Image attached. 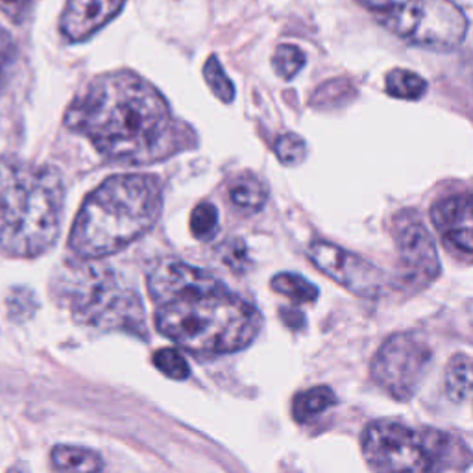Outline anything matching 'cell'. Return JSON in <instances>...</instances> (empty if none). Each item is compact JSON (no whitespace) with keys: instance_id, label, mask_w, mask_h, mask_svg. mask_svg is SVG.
<instances>
[{"instance_id":"17","label":"cell","mask_w":473,"mask_h":473,"mask_svg":"<svg viewBox=\"0 0 473 473\" xmlns=\"http://www.w3.org/2000/svg\"><path fill=\"white\" fill-rule=\"evenodd\" d=\"M384 89L394 99L420 100L427 93V82L412 71L394 69L384 78Z\"/></svg>"},{"instance_id":"27","label":"cell","mask_w":473,"mask_h":473,"mask_svg":"<svg viewBox=\"0 0 473 473\" xmlns=\"http://www.w3.org/2000/svg\"><path fill=\"white\" fill-rule=\"evenodd\" d=\"M34 309H36V302L28 290H24V298H21V290L10 296V311L13 316L26 318L34 313Z\"/></svg>"},{"instance_id":"28","label":"cell","mask_w":473,"mask_h":473,"mask_svg":"<svg viewBox=\"0 0 473 473\" xmlns=\"http://www.w3.org/2000/svg\"><path fill=\"white\" fill-rule=\"evenodd\" d=\"M8 473H30V469H28V466H26L24 462H19V464L12 466V468L8 469Z\"/></svg>"},{"instance_id":"2","label":"cell","mask_w":473,"mask_h":473,"mask_svg":"<svg viewBox=\"0 0 473 473\" xmlns=\"http://www.w3.org/2000/svg\"><path fill=\"white\" fill-rule=\"evenodd\" d=\"M67 126L118 163L150 165L177 150V128L158 89L130 71L99 76L73 102Z\"/></svg>"},{"instance_id":"14","label":"cell","mask_w":473,"mask_h":473,"mask_svg":"<svg viewBox=\"0 0 473 473\" xmlns=\"http://www.w3.org/2000/svg\"><path fill=\"white\" fill-rule=\"evenodd\" d=\"M52 462L65 473H100L104 468V460L97 452L67 443H59L52 450Z\"/></svg>"},{"instance_id":"19","label":"cell","mask_w":473,"mask_h":473,"mask_svg":"<svg viewBox=\"0 0 473 473\" xmlns=\"http://www.w3.org/2000/svg\"><path fill=\"white\" fill-rule=\"evenodd\" d=\"M305 62H307L305 52L296 45H280L272 57V65H274L276 74L287 82L292 80L305 67Z\"/></svg>"},{"instance_id":"9","label":"cell","mask_w":473,"mask_h":473,"mask_svg":"<svg viewBox=\"0 0 473 473\" xmlns=\"http://www.w3.org/2000/svg\"><path fill=\"white\" fill-rule=\"evenodd\" d=\"M400 255V278L410 288H424L440 274L438 252L426 224L414 211H401L392 228Z\"/></svg>"},{"instance_id":"22","label":"cell","mask_w":473,"mask_h":473,"mask_svg":"<svg viewBox=\"0 0 473 473\" xmlns=\"http://www.w3.org/2000/svg\"><path fill=\"white\" fill-rule=\"evenodd\" d=\"M154 365L163 375L174 381H184L191 375L189 363L180 349H174V348L158 349L154 353Z\"/></svg>"},{"instance_id":"21","label":"cell","mask_w":473,"mask_h":473,"mask_svg":"<svg viewBox=\"0 0 473 473\" xmlns=\"http://www.w3.org/2000/svg\"><path fill=\"white\" fill-rule=\"evenodd\" d=\"M203 78H205L207 85L211 87L213 95L219 100H222L226 104L233 102V99H235V85L228 78V74L224 73V69H222V65H220L217 56H211L205 62V65H203Z\"/></svg>"},{"instance_id":"3","label":"cell","mask_w":473,"mask_h":473,"mask_svg":"<svg viewBox=\"0 0 473 473\" xmlns=\"http://www.w3.org/2000/svg\"><path fill=\"white\" fill-rule=\"evenodd\" d=\"M161 210L163 187L156 176H111L85 198L69 248L89 261L113 255L152 229Z\"/></svg>"},{"instance_id":"10","label":"cell","mask_w":473,"mask_h":473,"mask_svg":"<svg viewBox=\"0 0 473 473\" xmlns=\"http://www.w3.org/2000/svg\"><path fill=\"white\" fill-rule=\"evenodd\" d=\"M307 255L320 272L361 298H377L389 287L387 276L374 262L331 243L314 241Z\"/></svg>"},{"instance_id":"12","label":"cell","mask_w":473,"mask_h":473,"mask_svg":"<svg viewBox=\"0 0 473 473\" xmlns=\"http://www.w3.org/2000/svg\"><path fill=\"white\" fill-rule=\"evenodd\" d=\"M126 0H69L59 21L69 41H85L121 13Z\"/></svg>"},{"instance_id":"7","label":"cell","mask_w":473,"mask_h":473,"mask_svg":"<svg viewBox=\"0 0 473 473\" xmlns=\"http://www.w3.org/2000/svg\"><path fill=\"white\" fill-rule=\"evenodd\" d=\"M361 448L374 473H438L442 431H414L400 422L377 420L363 431Z\"/></svg>"},{"instance_id":"11","label":"cell","mask_w":473,"mask_h":473,"mask_svg":"<svg viewBox=\"0 0 473 473\" xmlns=\"http://www.w3.org/2000/svg\"><path fill=\"white\" fill-rule=\"evenodd\" d=\"M431 220L446 245L469 257L473 252L471 239V196L453 194L436 202L431 210Z\"/></svg>"},{"instance_id":"6","label":"cell","mask_w":473,"mask_h":473,"mask_svg":"<svg viewBox=\"0 0 473 473\" xmlns=\"http://www.w3.org/2000/svg\"><path fill=\"white\" fill-rule=\"evenodd\" d=\"M67 298L74 318L82 323L133 333L144 330V307L137 290L109 266L89 262L73 269Z\"/></svg>"},{"instance_id":"5","label":"cell","mask_w":473,"mask_h":473,"mask_svg":"<svg viewBox=\"0 0 473 473\" xmlns=\"http://www.w3.org/2000/svg\"><path fill=\"white\" fill-rule=\"evenodd\" d=\"M401 41L436 52L464 43L468 17L453 0H355Z\"/></svg>"},{"instance_id":"1","label":"cell","mask_w":473,"mask_h":473,"mask_svg":"<svg viewBox=\"0 0 473 473\" xmlns=\"http://www.w3.org/2000/svg\"><path fill=\"white\" fill-rule=\"evenodd\" d=\"M146 285L158 331L200 357L239 351L261 330L257 309L198 266L163 259Z\"/></svg>"},{"instance_id":"4","label":"cell","mask_w":473,"mask_h":473,"mask_svg":"<svg viewBox=\"0 0 473 473\" xmlns=\"http://www.w3.org/2000/svg\"><path fill=\"white\" fill-rule=\"evenodd\" d=\"M64 202L56 168L0 159V246L19 257L45 254L57 241Z\"/></svg>"},{"instance_id":"26","label":"cell","mask_w":473,"mask_h":473,"mask_svg":"<svg viewBox=\"0 0 473 473\" xmlns=\"http://www.w3.org/2000/svg\"><path fill=\"white\" fill-rule=\"evenodd\" d=\"M224 262H228L233 271H241L243 264L246 262V246L241 239H233L224 245L222 252Z\"/></svg>"},{"instance_id":"13","label":"cell","mask_w":473,"mask_h":473,"mask_svg":"<svg viewBox=\"0 0 473 473\" xmlns=\"http://www.w3.org/2000/svg\"><path fill=\"white\" fill-rule=\"evenodd\" d=\"M266 198H269V191H266L264 184L254 174L246 172L236 176L229 185V202L233 203V207L246 215L261 211L266 203Z\"/></svg>"},{"instance_id":"20","label":"cell","mask_w":473,"mask_h":473,"mask_svg":"<svg viewBox=\"0 0 473 473\" xmlns=\"http://www.w3.org/2000/svg\"><path fill=\"white\" fill-rule=\"evenodd\" d=\"M191 231L198 241H211L219 233V210L211 202H202L191 215Z\"/></svg>"},{"instance_id":"23","label":"cell","mask_w":473,"mask_h":473,"mask_svg":"<svg viewBox=\"0 0 473 473\" xmlns=\"http://www.w3.org/2000/svg\"><path fill=\"white\" fill-rule=\"evenodd\" d=\"M274 150L278 159L287 165V167H294V165H300L305 158H307V144L305 141L296 135V133H283L276 144H274Z\"/></svg>"},{"instance_id":"24","label":"cell","mask_w":473,"mask_h":473,"mask_svg":"<svg viewBox=\"0 0 473 473\" xmlns=\"http://www.w3.org/2000/svg\"><path fill=\"white\" fill-rule=\"evenodd\" d=\"M13 57H15V47L10 36L0 28V91H3L8 82V73L13 64Z\"/></svg>"},{"instance_id":"25","label":"cell","mask_w":473,"mask_h":473,"mask_svg":"<svg viewBox=\"0 0 473 473\" xmlns=\"http://www.w3.org/2000/svg\"><path fill=\"white\" fill-rule=\"evenodd\" d=\"M0 12L15 24H22L32 12V0H0Z\"/></svg>"},{"instance_id":"18","label":"cell","mask_w":473,"mask_h":473,"mask_svg":"<svg viewBox=\"0 0 473 473\" xmlns=\"http://www.w3.org/2000/svg\"><path fill=\"white\" fill-rule=\"evenodd\" d=\"M271 287L274 292L287 296L288 300L296 304H313L318 298V288L311 281H307L300 274L281 272L272 278Z\"/></svg>"},{"instance_id":"8","label":"cell","mask_w":473,"mask_h":473,"mask_svg":"<svg viewBox=\"0 0 473 473\" xmlns=\"http://www.w3.org/2000/svg\"><path fill=\"white\" fill-rule=\"evenodd\" d=\"M433 353L429 344L414 333H398L384 342L372 361V379L394 400L405 401L424 383Z\"/></svg>"},{"instance_id":"16","label":"cell","mask_w":473,"mask_h":473,"mask_svg":"<svg viewBox=\"0 0 473 473\" xmlns=\"http://www.w3.org/2000/svg\"><path fill=\"white\" fill-rule=\"evenodd\" d=\"M443 384H446V394L452 401L460 403L469 400L471 396V359L466 353H457L455 357L450 361L446 377H443Z\"/></svg>"},{"instance_id":"15","label":"cell","mask_w":473,"mask_h":473,"mask_svg":"<svg viewBox=\"0 0 473 473\" xmlns=\"http://www.w3.org/2000/svg\"><path fill=\"white\" fill-rule=\"evenodd\" d=\"M333 405H337V396L330 387H313L294 396L292 417L296 422L305 424Z\"/></svg>"}]
</instances>
